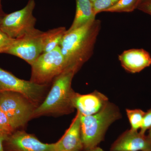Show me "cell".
Wrapping results in <instances>:
<instances>
[{
  "label": "cell",
  "instance_id": "6da1fadb",
  "mask_svg": "<svg viewBox=\"0 0 151 151\" xmlns=\"http://www.w3.org/2000/svg\"><path fill=\"white\" fill-rule=\"evenodd\" d=\"M101 23L95 19L81 27L66 32L60 45L66 68L78 72L89 60L101 29Z\"/></svg>",
  "mask_w": 151,
  "mask_h": 151
},
{
  "label": "cell",
  "instance_id": "7a4b0ae2",
  "mask_svg": "<svg viewBox=\"0 0 151 151\" xmlns=\"http://www.w3.org/2000/svg\"><path fill=\"white\" fill-rule=\"evenodd\" d=\"M76 73L73 69L67 68L55 78L46 97L35 110L32 118L45 115H64L73 112L74 108L71 99L74 91L71 88V83Z\"/></svg>",
  "mask_w": 151,
  "mask_h": 151
},
{
  "label": "cell",
  "instance_id": "3957f363",
  "mask_svg": "<svg viewBox=\"0 0 151 151\" xmlns=\"http://www.w3.org/2000/svg\"><path fill=\"white\" fill-rule=\"evenodd\" d=\"M121 117L119 108L109 101L96 114L81 115V139L84 150L97 147L104 140L109 127Z\"/></svg>",
  "mask_w": 151,
  "mask_h": 151
},
{
  "label": "cell",
  "instance_id": "277c9868",
  "mask_svg": "<svg viewBox=\"0 0 151 151\" xmlns=\"http://www.w3.org/2000/svg\"><path fill=\"white\" fill-rule=\"evenodd\" d=\"M37 106L17 92H0V109L7 116L15 130L24 127L31 119Z\"/></svg>",
  "mask_w": 151,
  "mask_h": 151
},
{
  "label": "cell",
  "instance_id": "5b68a950",
  "mask_svg": "<svg viewBox=\"0 0 151 151\" xmlns=\"http://www.w3.org/2000/svg\"><path fill=\"white\" fill-rule=\"evenodd\" d=\"M30 80L38 84H48L66 68L60 47L42 53L32 64Z\"/></svg>",
  "mask_w": 151,
  "mask_h": 151
},
{
  "label": "cell",
  "instance_id": "8992f818",
  "mask_svg": "<svg viewBox=\"0 0 151 151\" xmlns=\"http://www.w3.org/2000/svg\"><path fill=\"white\" fill-rule=\"evenodd\" d=\"M34 0H29L23 8L0 17V30L10 37L17 39L35 29L37 19L33 14Z\"/></svg>",
  "mask_w": 151,
  "mask_h": 151
},
{
  "label": "cell",
  "instance_id": "52a82bcc",
  "mask_svg": "<svg viewBox=\"0 0 151 151\" xmlns=\"http://www.w3.org/2000/svg\"><path fill=\"white\" fill-rule=\"evenodd\" d=\"M48 84H38L20 79L0 68V92H13L21 94L37 107L44 100Z\"/></svg>",
  "mask_w": 151,
  "mask_h": 151
},
{
  "label": "cell",
  "instance_id": "ba28073f",
  "mask_svg": "<svg viewBox=\"0 0 151 151\" xmlns=\"http://www.w3.org/2000/svg\"><path fill=\"white\" fill-rule=\"evenodd\" d=\"M45 32L35 29L34 30L15 39L5 53L24 60L31 65L43 53Z\"/></svg>",
  "mask_w": 151,
  "mask_h": 151
},
{
  "label": "cell",
  "instance_id": "9c48e42d",
  "mask_svg": "<svg viewBox=\"0 0 151 151\" xmlns=\"http://www.w3.org/2000/svg\"><path fill=\"white\" fill-rule=\"evenodd\" d=\"M4 151H54V143L45 144L34 135L16 130L4 142Z\"/></svg>",
  "mask_w": 151,
  "mask_h": 151
},
{
  "label": "cell",
  "instance_id": "30bf717a",
  "mask_svg": "<svg viewBox=\"0 0 151 151\" xmlns=\"http://www.w3.org/2000/svg\"><path fill=\"white\" fill-rule=\"evenodd\" d=\"M110 151H151V140L145 134L127 130L113 143Z\"/></svg>",
  "mask_w": 151,
  "mask_h": 151
},
{
  "label": "cell",
  "instance_id": "8fae6325",
  "mask_svg": "<svg viewBox=\"0 0 151 151\" xmlns=\"http://www.w3.org/2000/svg\"><path fill=\"white\" fill-rule=\"evenodd\" d=\"M71 101L74 109L84 116L98 113L109 101L105 94L97 91L86 94H81L74 92Z\"/></svg>",
  "mask_w": 151,
  "mask_h": 151
},
{
  "label": "cell",
  "instance_id": "7c38bea8",
  "mask_svg": "<svg viewBox=\"0 0 151 151\" xmlns=\"http://www.w3.org/2000/svg\"><path fill=\"white\" fill-rule=\"evenodd\" d=\"M81 135V114L76 115L62 137L54 143V151H83Z\"/></svg>",
  "mask_w": 151,
  "mask_h": 151
},
{
  "label": "cell",
  "instance_id": "4fadbf2b",
  "mask_svg": "<svg viewBox=\"0 0 151 151\" xmlns=\"http://www.w3.org/2000/svg\"><path fill=\"white\" fill-rule=\"evenodd\" d=\"M122 67L131 73H139L151 65V57L143 49H132L125 50L119 55Z\"/></svg>",
  "mask_w": 151,
  "mask_h": 151
},
{
  "label": "cell",
  "instance_id": "5bb4252c",
  "mask_svg": "<svg viewBox=\"0 0 151 151\" xmlns=\"http://www.w3.org/2000/svg\"><path fill=\"white\" fill-rule=\"evenodd\" d=\"M76 11L75 17L72 24L66 32L76 29L95 19L96 15L94 13L92 3L90 0H76Z\"/></svg>",
  "mask_w": 151,
  "mask_h": 151
},
{
  "label": "cell",
  "instance_id": "9a60e30c",
  "mask_svg": "<svg viewBox=\"0 0 151 151\" xmlns=\"http://www.w3.org/2000/svg\"><path fill=\"white\" fill-rule=\"evenodd\" d=\"M66 31L65 27H59L45 32L42 53L51 51L60 46Z\"/></svg>",
  "mask_w": 151,
  "mask_h": 151
},
{
  "label": "cell",
  "instance_id": "2e32d148",
  "mask_svg": "<svg viewBox=\"0 0 151 151\" xmlns=\"http://www.w3.org/2000/svg\"><path fill=\"white\" fill-rule=\"evenodd\" d=\"M140 0H119L115 5L104 12H131L137 9Z\"/></svg>",
  "mask_w": 151,
  "mask_h": 151
},
{
  "label": "cell",
  "instance_id": "e0dca14e",
  "mask_svg": "<svg viewBox=\"0 0 151 151\" xmlns=\"http://www.w3.org/2000/svg\"><path fill=\"white\" fill-rule=\"evenodd\" d=\"M126 112L131 125L130 129L134 131H138L142 127L143 118L145 112L139 109H127Z\"/></svg>",
  "mask_w": 151,
  "mask_h": 151
},
{
  "label": "cell",
  "instance_id": "ac0fdd59",
  "mask_svg": "<svg viewBox=\"0 0 151 151\" xmlns=\"http://www.w3.org/2000/svg\"><path fill=\"white\" fill-rule=\"evenodd\" d=\"M119 0H96L92 3L95 14L104 12L116 4Z\"/></svg>",
  "mask_w": 151,
  "mask_h": 151
},
{
  "label": "cell",
  "instance_id": "d6986e66",
  "mask_svg": "<svg viewBox=\"0 0 151 151\" xmlns=\"http://www.w3.org/2000/svg\"><path fill=\"white\" fill-rule=\"evenodd\" d=\"M14 131L7 116L0 109V133L9 135Z\"/></svg>",
  "mask_w": 151,
  "mask_h": 151
},
{
  "label": "cell",
  "instance_id": "ffe728a7",
  "mask_svg": "<svg viewBox=\"0 0 151 151\" xmlns=\"http://www.w3.org/2000/svg\"><path fill=\"white\" fill-rule=\"evenodd\" d=\"M15 40V39L10 37L0 30V54L5 53L13 44Z\"/></svg>",
  "mask_w": 151,
  "mask_h": 151
},
{
  "label": "cell",
  "instance_id": "44dd1931",
  "mask_svg": "<svg viewBox=\"0 0 151 151\" xmlns=\"http://www.w3.org/2000/svg\"><path fill=\"white\" fill-rule=\"evenodd\" d=\"M151 128V108L145 112L143 118L142 124L140 132L145 134L146 132Z\"/></svg>",
  "mask_w": 151,
  "mask_h": 151
},
{
  "label": "cell",
  "instance_id": "7402d4cb",
  "mask_svg": "<svg viewBox=\"0 0 151 151\" xmlns=\"http://www.w3.org/2000/svg\"><path fill=\"white\" fill-rule=\"evenodd\" d=\"M137 9L151 15V0H140Z\"/></svg>",
  "mask_w": 151,
  "mask_h": 151
},
{
  "label": "cell",
  "instance_id": "603a6c76",
  "mask_svg": "<svg viewBox=\"0 0 151 151\" xmlns=\"http://www.w3.org/2000/svg\"><path fill=\"white\" fill-rule=\"evenodd\" d=\"M9 135L0 133V151H4V142Z\"/></svg>",
  "mask_w": 151,
  "mask_h": 151
},
{
  "label": "cell",
  "instance_id": "cb8c5ba5",
  "mask_svg": "<svg viewBox=\"0 0 151 151\" xmlns=\"http://www.w3.org/2000/svg\"><path fill=\"white\" fill-rule=\"evenodd\" d=\"M83 151H104L103 149H101V148L99 147H95L93 148L90 149V150H85Z\"/></svg>",
  "mask_w": 151,
  "mask_h": 151
},
{
  "label": "cell",
  "instance_id": "d4e9b609",
  "mask_svg": "<svg viewBox=\"0 0 151 151\" xmlns=\"http://www.w3.org/2000/svg\"><path fill=\"white\" fill-rule=\"evenodd\" d=\"M149 134L147 136L151 140V128L149 130Z\"/></svg>",
  "mask_w": 151,
  "mask_h": 151
},
{
  "label": "cell",
  "instance_id": "484cf974",
  "mask_svg": "<svg viewBox=\"0 0 151 151\" xmlns=\"http://www.w3.org/2000/svg\"><path fill=\"white\" fill-rule=\"evenodd\" d=\"M4 14L2 11H0V17H1Z\"/></svg>",
  "mask_w": 151,
  "mask_h": 151
},
{
  "label": "cell",
  "instance_id": "4316f807",
  "mask_svg": "<svg viewBox=\"0 0 151 151\" xmlns=\"http://www.w3.org/2000/svg\"><path fill=\"white\" fill-rule=\"evenodd\" d=\"M0 11H2L1 9V0H0Z\"/></svg>",
  "mask_w": 151,
  "mask_h": 151
},
{
  "label": "cell",
  "instance_id": "83f0119b",
  "mask_svg": "<svg viewBox=\"0 0 151 151\" xmlns=\"http://www.w3.org/2000/svg\"><path fill=\"white\" fill-rule=\"evenodd\" d=\"M90 1H91L92 2V3H93L94 1H95L96 0H90Z\"/></svg>",
  "mask_w": 151,
  "mask_h": 151
},
{
  "label": "cell",
  "instance_id": "f1b7e54d",
  "mask_svg": "<svg viewBox=\"0 0 151 151\" xmlns=\"http://www.w3.org/2000/svg\"></svg>",
  "mask_w": 151,
  "mask_h": 151
}]
</instances>
